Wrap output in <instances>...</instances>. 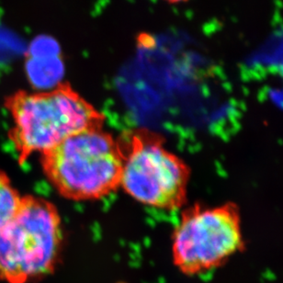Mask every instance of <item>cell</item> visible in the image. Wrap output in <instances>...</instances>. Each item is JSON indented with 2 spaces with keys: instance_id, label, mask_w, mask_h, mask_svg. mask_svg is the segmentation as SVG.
I'll use <instances>...</instances> for the list:
<instances>
[{
  "instance_id": "6da1fadb",
  "label": "cell",
  "mask_w": 283,
  "mask_h": 283,
  "mask_svg": "<svg viewBox=\"0 0 283 283\" xmlns=\"http://www.w3.org/2000/svg\"><path fill=\"white\" fill-rule=\"evenodd\" d=\"M12 119L10 139L20 161L52 150L73 134L103 127L105 116L65 82L37 91L20 90L7 98Z\"/></svg>"
},
{
  "instance_id": "7a4b0ae2",
  "label": "cell",
  "mask_w": 283,
  "mask_h": 283,
  "mask_svg": "<svg viewBox=\"0 0 283 283\" xmlns=\"http://www.w3.org/2000/svg\"><path fill=\"white\" fill-rule=\"evenodd\" d=\"M41 157L48 180L68 200H99L120 187V142L103 127L73 134Z\"/></svg>"
},
{
  "instance_id": "3957f363",
  "label": "cell",
  "mask_w": 283,
  "mask_h": 283,
  "mask_svg": "<svg viewBox=\"0 0 283 283\" xmlns=\"http://www.w3.org/2000/svg\"><path fill=\"white\" fill-rule=\"evenodd\" d=\"M61 217L47 200L28 196L0 233V278L29 283L51 274L63 247Z\"/></svg>"
},
{
  "instance_id": "277c9868",
  "label": "cell",
  "mask_w": 283,
  "mask_h": 283,
  "mask_svg": "<svg viewBox=\"0 0 283 283\" xmlns=\"http://www.w3.org/2000/svg\"><path fill=\"white\" fill-rule=\"evenodd\" d=\"M122 168L120 187L136 201L157 209L175 210L187 200L191 171L169 151L163 139L140 130L120 143Z\"/></svg>"
},
{
  "instance_id": "5b68a950",
  "label": "cell",
  "mask_w": 283,
  "mask_h": 283,
  "mask_svg": "<svg viewBox=\"0 0 283 283\" xmlns=\"http://www.w3.org/2000/svg\"><path fill=\"white\" fill-rule=\"evenodd\" d=\"M245 245L240 208L233 201L194 204L183 211L172 234L176 267L196 275L221 266Z\"/></svg>"
},
{
  "instance_id": "8992f818",
  "label": "cell",
  "mask_w": 283,
  "mask_h": 283,
  "mask_svg": "<svg viewBox=\"0 0 283 283\" xmlns=\"http://www.w3.org/2000/svg\"><path fill=\"white\" fill-rule=\"evenodd\" d=\"M22 199L9 178L0 172V233L16 216Z\"/></svg>"
},
{
  "instance_id": "52a82bcc",
  "label": "cell",
  "mask_w": 283,
  "mask_h": 283,
  "mask_svg": "<svg viewBox=\"0 0 283 283\" xmlns=\"http://www.w3.org/2000/svg\"><path fill=\"white\" fill-rule=\"evenodd\" d=\"M160 1L166 2L168 4H172V5H177V4H184V3H188L191 0H160Z\"/></svg>"
}]
</instances>
